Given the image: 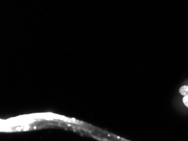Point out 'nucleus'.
I'll use <instances>...</instances> for the list:
<instances>
[{
  "label": "nucleus",
  "instance_id": "nucleus-1",
  "mask_svg": "<svg viewBox=\"0 0 188 141\" xmlns=\"http://www.w3.org/2000/svg\"><path fill=\"white\" fill-rule=\"evenodd\" d=\"M180 93L184 96H188V86H182L180 89Z\"/></svg>",
  "mask_w": 188,
  "mask_h": 141
},
{
  "label": "nucleus",
  "instance_id": "nucleus-2",
  "mask_svg": "<svg viewBox=\"0 0 188 141\" xmlns=\"http://www.w3.org/2000/svg\"><path fill=\"white\" fill-rule=\"evenodd\" d=\"M183 101L184 104L188 108V96H184Z\"/></svg>",
  "mask_w": 188,
  "mask_h": 141
},
{
  "label": "nucleus",
  "instance_id": "nucleus-3",
  "mask_svg": "<svg viewBox=\"0 0 188 141\" xmlns=\"http://www.w3.org/2000/svg\"><path fill=\"white\" fill-rule=\"evenodd\" d=\"M22 129V128L21 127H17V130H18V131H20V130Z\"/></svg>",
  "mask_w": 188,
  "mask_h": 141
}]
</instances>
